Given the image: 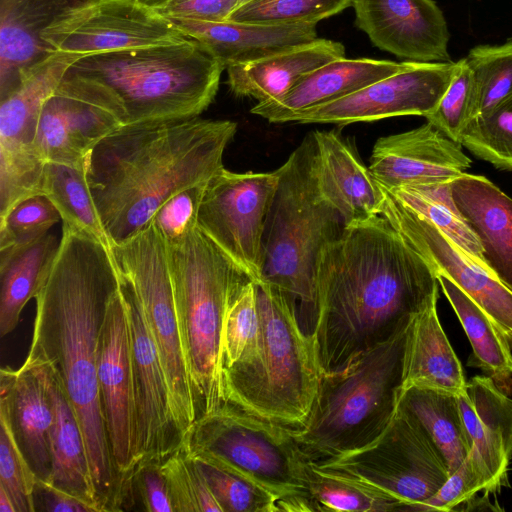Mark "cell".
I'll return each mask as SVG.
<instances>
[{
	"mask_svg": "<svg viewBox=\"0 0 512 512\" xmlns=\"http://www.w3.org/2000/svg\"><path fill=\"white\" fill-rule=\"evenodd\" d=\"M118 289L109 246L62 222L57 254L34 296L27 358L51 367L64 388L83 431L102 511L126 510L128 501L114 465L98 383L102 325Z\"/></svg>",
	"mask_w": 512,
	"mask_h": 512,
	"instance_id": "cell-1",
	"label": "cell"
},
{
	"mask_svg": "<svg viewBox=\"0 0 512 512\" xmlns=\"http://www.w3.org/2000/svg\"><path fill=\"white\" fill-rule=\"evenodd\" d=\"M436 295V272L386 218L346 226L317 268L313 342L321 375L389 340Z\"/></svg>",
	"mask_w": 512,
	"mask_h": 512,
	"instance_id": "cell-2",
	"label": "cell"
},
{
	"mask_svg": "<svg viewBox=\"0 0 512 512\" xmlns=\"http://www.w3.org/2000/svg\"><path fill=\"white\" fill-rule=\"evenodd\" d=\"M237 123L198 117L123 125L90 152L85 174L110 243L145 228L175 194L209 180Z\"/></svg>",
	"mask_w": 512,
	"mask_h": 512,
	"instance_id": "cell-3",
	"label": "cell"
},
{
	"mask_svg": "<svg viewBox=\"0 0 512 512\" xmlns=\"http://www.w3.org/2000/svg\"><path fill=\"white\" fill-rule=\"evenodd\" d=\"M224 69L189 38L84 56L65 77L105 97L129 125L200 116L213 102Z\"/></svg>",
	"mask_w": 512,
	"mask_h": 512,
	"instance_id": "cell-4",
	"label": "cell"
},
{
	"mask_svg": "<svg viewBox=\"0 0 512 512\" xmlns=\"http://www.w3.org/2000/svg\"><path fill=\"white\" fill-rule=\"evenodd\" d=\"M277 171L278 185L263 236L260 282L283 293L295 310L300 328L313 338L319 259L323 249L342 235L345 224L319 189L313 132L303 138Z\"/></svg>",
	"mask_w": 512,
	"mask_h": 512,
	"instance_id": "cell-5",
	"label": "cell"
},
{
	"mask_svg": "<svg viewBox=\"0 0 512 512\" xmlns=\"http://www.w3.org/2000/svg\"><path fill=\"white\" fill-rule=\"evenodd\" d=\"M256 284L259 342L249 359L224 368V402L288 427L302 426L318 392L321 372L313 338L298 323L281 291Z\"/></svg>",
	"mask_w": 512,
	"mask_h": 512,
	"instance_id": "cell-6",
	"label": "cell"
},
{
	"mask_svg": "<svg viewBox=\"0 0 512 512\" xmlns=\"http://www.w3.org/2000/svg\"><path fill=\"white\" fill-rule=\"evenodd\" d=\"M410 323L343 371L321 375L307 419L292 427L310 462L360 449L387 429L402 392Z\"/></svg>",
	"mask_w": 512,
	"mask_h": 512,
	"instance_id": "cell-7",
	"label": "cell"
},
{
	"mask_svg": "<svg viewBox=\"0 0 512 512\" xmlns=\"http://www.w3.org/2000/svg\"><path fill=\"white\" fill-rule=\"evenodd\" d=\"M167 252L182 341L201 417L224 403V318L235 293L252 279L197 225L167 242Z\"/></svg>",
	"mask_w": 512,
	"mask_h": 512,
	"instance_id": "cell-8",
	"label": "cell"
},
{
	"mask_svg": "<svg viewBox=\"0 0 512 512\" xmlns=\"http://www.w3.org/2000/svg\"><path fill=\"white\" fill-rule=\"evenodd\" d=\"M183 447L265 488L278 499V512L319 511L308 491L309 460L292 427L224 402L196 420Z\"/></svg>",
	"mask_w": 512,
	"mask_h": 512,
	"instance_id": "cell-9",
	"label": "cell"
},
{
	"mask_svg": "<svg viewBox=\"0 0 512 512\" xmlns=\"http://www.w3.org/2000/svg\"><path fill=\"white\" fill-rule=\"evenodd\" d=\"M109 248L118 278L137 298L157 346L174 419L185 440L199 410L174 300L167 241L152 220L132 237L110 243Z\"/></svg>",
	"mask_w": 512,
	"mask_h": 512,
	"instance_id": "cell-10",
	"label": "cell"
},
{
	"mask_svg": "<svg viewBox=\"0 0 512 512\" xmlns=\"http://www.w3.org/2000/svg\"><path fill=\"white\" fill-rule=\"evenodd\" d=\"M311 463L399 500L405 511H414L434 496L450 475L421 427L399 409L387 429L372 443Z\"/></svg>",
	"mask_w": 512,
	"mask_h": 512,
	"instance_id": "cell-11",
	"label": "cell"
},
{
	"mask_svg": "<svg viewBox=\"0 0 512 512\" xmlns=\"http://www.w3.org/2000/svg\"><path fill=\"white\" fill-rule=\"evenodd\" d=\"M279 174L232 172L225 167L205 187L197 226L255 283L264 264L263 236Z\"/></svg>",
	"mask_w": 512,
	"mask_h": 512,
	"instance_id": "cell-12",
	"label": "cell"
},
{
	"mask_svg": "<svg viewBox=\"0 0 512 512\" xmlns=\"http://www.w3.org/2000/svg\"><path fill=\"white\" fill-rule=\"evenodd\" d=\"M41 37L49 51L83 56L189 39L171 19L138 0H78Z\"/></svg>",
	"mask_w": 512,
	"mask_h": 512,
	"instance_id": "cell-13",
	"label": "cell"
},
{
	"mask_svg": "<svg viewBox=\"0 0 512 512\" xmlns=\"http://www.w3.org/2000/svg\"><path fill=\"white\" fill-rule=\"evenodd\" d=\"M98 383L114 465L132 507V478L138 465L136 402L129 317L120 285L102 325Z\"/></svg>",
	"mask_w": 512,
	"mask_h": 512,
	"instance_id": "cell-14",
	"label": "cell"
},
{
	"mask_svg": "<svg viewBox=\"0 0 512 512\" xmlns=\"http://www.w3.org/2000/svg\"><path fill=\"white\" fill-rule=\"evenodd\" d=\"M456 62L420 63L337 100L292 114L287 122L339 126L395 116L426 117L446 92Z\"/></svg>",
	"mask_w": 512,
	"mask_h": 512,
	"instance_id": "cell-15",
	"label": "cell"
},
{
	"mask_svg": "<svg viewBox=\"0 0 512 512\" xmlns=\"http://www.w3.org/2000/svg\"><path fill=\"white\" fill-rule=\"evenodd\" d=\"M381 216L429 263L475 301L512 341V291L460 249L428 219L381 186Z\"/></svg>",
	"mask_w": 512,
	"mask_h": 512,
	"instance_id": "cell-16",
	"label": "cell"
},
{
	"mask_svg": "<svg viewBox=\"0 0 512 512\" xmlns=\"http://www.w3.org/2000/svg\"><path fill=\"white\" fill-rule=\"evenodd\" d=\"M119 285L130 325L138 465L163 462L183 446L184 440L174 419L166 375L141 306L126 284L119 280Z\"/></svg>",
	"mask_w": 512,
	"mask_h": 512,
	"instance_id": "cell-17",
	"label": "cell"
},
{
	"mask_svg": "<svg viewBox=\"0 0 512 512\" xmlns=\"http://www.w3.org/2000/svg\"><path fill=\"white\" fill-rule=\"evenodd\" d=\"M123 125L122 115L106 98L64 77L42 107L36 147L46 163L85 168L93 148Z\"/></svg>",
	"mask_w": 512,
	"mask_h": 512,
	"instance_id": "cell-18",
	"label": "cell"
},
{
	"mask_svg": "<svg viewBox=\"0 0 512 512\" xmlns=\"http://www.w3.org/2000/svg\"><path fill=\"white\" fill-rule=\"evenodd\" d=\"M83 55L51 51L20 76L17 86L1 98L0 172L16 178L39 175L46 164L36 147L38 122L45 101L69 67Z\"/></svg>",
	"mask_w": 512,
	"mask_h": 512,
	"instance_id": "cell-19",
	"label": "cell"
},
{
	"mask_svg": "<svg viewBox=\"0 0 512 512\" xmlns=\"http://www.w3.org/2000/svg\"><path fill=\"white\" fill-rule=\"evenodd\" d=\"M356 26L380 50L420 63L451 62L450 33L434 0H354Z\"/></svg>",
	"mask_w": 512,
	"mask_h": 512,
	"instance_id": "cell-20",
	"label": "cell"
},
{
	"mask_svg": "<svg viewBox=\"0 0 512 512\" xmlns=\"http://www.w3.org/2000/svg\"><path fill=\"white\" fill-rule=\"evenodd\" d=\"M462 147L427 122L409 131L380 137L368 167L387 189L452 181L471 166Z\"/></svg>",
	"mask_w": 512,
	"mask_h": 512,
	"instance_id": "cell-21",
	"label": "cell"
},
{
	"mask_svg": "<svg viewBox=\"0 0 512 512\" xmlns=\"http://www.w3.org/2000/svg\"><path fill=\"white\" fill-rule=\"evenodd\" d=\"M0 414L8 420L15 441L37 479L49 482L53 414L43 372L37 363L25 359L18 369L1 368Z\"/></svg>",
	"mask_w": 512,
	"mask_h": 512,
	"instance_id": "cell-22",
	"label": "cell"
},
{
	"mask_svg": "<svg viewBox=\"0 0 512 512\" xmlns=\"http://www.w3.org/2000/svg\"><path fill=\"white\" fill-rule=\"evenodd\" d=\"M313 133L319 189L340 213L345 227L381 215L383 189L354 144L335 130Z\"/></svg>",
	"mask_w": 512,
	"mask_h": 512,
	"instance_id": "cell-23",
	"label": "cell"
},
{
	"mask_svg": "<svg viewBox=\"0 0 512 512\" xmlns=\"http://www.w3.org/2000/svg\"><path fill=\"white\" fill-rule=\"evenodd\" d=\"M417 63L370 58L338 59L305 74L282 97L258 102L251 113L270 123H286L298 111L345 97L373 82L412 68Z\"/></svg>",
	"mask_w": 512,
	"mask_h": 512,
	"instance_id": "cell-24",
	"label": "cell"
},
{
	"mask_svg": "<svg viewBox=\"0 0 512 512\" xmlns=\"http://www.w3.org/2000/svg\"><path fill=\"white\" fill-rule=\"evenodd\" d=\"M171 20L185 36L199 42L225 69L317 39L316 25L310 24Z\"/></svg>",
	"mask_w": 512,
	"mask_h": 512,
	"instance_id": "cell-25",
	"label": "cell"
},
{
	"mask_svg": "<svg viewBox=\"0 0 512 512\" xmlns=\"http://www.w3.org/2000/svg\"><path fill=\"white\" fill-rule=\"evenodd\" d=\"M454 203L483 249L488 269L512 291V199L489 179L464 173L450 182Z\"/></svg>",
	"mask_w": 512,
	"mask_h": 512,
	"instance_id": "cell-26",
	"label": "cell"
},
{
	"mask_svg": "<svg viewBox=\"0 0 512 512\" xmlns=\"http://www.w3.org/2000/svg\"><path fill=\"white\" fill-rule=\"evenodd\" d=\"M457 396L465 429L497 491L512 456V399L490 377L479 375Z\"/></svg>",
	"mask_w": 512,
	"mask_h": 512,
	"instance_id": "cell-27",
	"label": "cell"
},
{
	"mask_svg": "<svg viewBox=\"0 0 512 512\" xmlns=\"http://www.w3.org/2000/svg\"><path fill=\"white\" fill-rule=\"evenodd\" d=\"M342 58H345L342 43L317 38L256 61L228 67V85L238 97L253 98L257 103L275 100L305 74Z\"/></svg>",
	"mask_w": 512,
	"mask_h": 512,
	"instance_id": "cell-28",
	"label": "cell"
},
{
	"mask_svg": "<svg viewBox=\"0 0 512 512\" xmlns=\"http://www.w3.org/2000/svg\"><path fill=\"white\" fill-rule=\"evenodd\" d=\"M37 363L43 372L52 406L50 428V483L102 512L94 486L88 452L77 415L55 372L47 364Z\"/></svg>",
	"mask_w": 512,
	"mask_h": 512,
	"instance_id": "cell-29",
	"label": "cell"
},
{
	"mask_svg": "<svg viewBox=\"0 0 512 512\" xmlns=\"http://www.w3.org/2000/svg\"><path fill=\"white\" fill-rule=\"evenodd\" d=\"M78 0H1V98L18 84L20 74L51 51L42 33L67 7Z\"/></svg>",
	"mask_w": 512,
	"mask_h": 512,
	"instance_id": "cell-30",
	"label": "cell"
},
{
	"mask_svg": "<svg viewBox=\"0 0 512 512\" xmlns=\"http://www.w3.org/2000/svg\"><path fill=\"white\" fill-rule=\"evenodd\" d=\"M434 296L410 323L402 390L423 387L456 395L466 391L462 365L437 314Z\"/></svg>",
	"mask_w": 512,
	"mask_h": 512,
	"instance_id": "cell-31",
	"label": "cell"
},
{
	"mask_svg": "<svg viewBox=\"0 0 512 512\" xmlns=\"http://www.w3.org/2000/svg\"><path fill=\"white\" fill-rule=\"evenodd\" d=\"M472 347L467 365L479 368L503 391L512 385V341L504 330L452 280L437 274Z\"/></svg>",
	"mask_w": 512,
	"mask_h": 512,
	"instance_id": "cell-32",
	"label": "cell"
},
{
	"mask_svg": "<svg viewBox=\"0 0 512 512\" xmlns=\"http://www.w3.org/2000/svg\"><path fill=\"white\" fill-rule=\"evenodd\" d=\"M397 409L405 412L421 427L443 458L450 474L472 449L473 443L462 421L456 394L409 387L402 390Z\"/></svg>",
	"mask_w": 512,
	"mask_h": 512,
	"instance_id": "cell-33",
	"label": "cell"
},
{
	"mask_svg": "<svg viewBox=\"0 0 512 512\" xmlns=\"http://www.w3.org/2000/svg\"><path fill=\"white\" fill-rule=\"evenodd\" d=\"M60 238L47 233L26 246L0 252V336L17 326L27 302L34 298L45 273L51 266Z\"/></svg>",
	"mask_w": 512,
	"mask_h": 512,
	"instance_id": "cell-34",
	"label": "cell"
},
{
	"mask_svg": "<svg viewBox=\"0 0 512 512\" xmlns=\"http://www.w3.org/2000/svg\"><path fill=\"white\" fill-rule=\"evenodd\" d=\"M450 182L415 184L388 190L402 203L432 222L460 249L488 269L480 242L454 203Z\"/></svg>",
	"mask_w": 512,
	"mask_h": 512,
	"instance_id": "cell-35",
	"label": "cell"
},
{
	"mask_svg": "<svg viewBox=\"0 0 512 512\" xmlns=\"http://www.w3.org/2000/svg\"><path fill=\"white\" fill-rule=\"evenodd\" d=\"M41 195L58 210L61 220L109 246L87 183L85 168L47 162Z\"/></svg>",
	"mask_w": 512,
	"mask_h": 512,
	"instance_id": "cell-36",
	"label": "cell"
},
{
	"mask_svg": "<svg viewBox=\"0 0 512 512\" xmlns=\"http://www.w3.org/2000/svg\"><path fill=\"white\" fill-rule=\"evenodd\" d=\"M308 491L319 511H405L399 500L309 461Z\"/></svg>",
	"mask_w": 512,
	"mask_h": 512,
	"instance_id": "cell-37",
	"label": "cell"
},
{
	"mask_svg": "<svg viewBox=\"0 0 512 512\" xmlns=\"http://www.w3.org/2000/svg\"><path fill=\"white\" fill-rule=\"evenodd\" d=\"M186 453L200 470L222 512H278V499L265 488L204 454Z\"/></svg>",
	"mask_w": 512,
	"mask_h": 512,
	"instance_id": "cell-38",
	"label": "cell"
},
{
	"mask_svg": "<svg viewBox=\"0 0 512 512\" xmlns=\"http://www.w3.org/2000/svg\"><path fill=\"white\" fill-rule=\"evenodd\" d=\"M459 142L475 157L512 171V93L471 119Z\"/></svg>",
	"mask_w": 512,
	"mask_h": 512,
	"instance_id": "cell-39",
	"label": "cell"
},
{
	"mask_svg": "<svg viewBox=\"0 0 512 512\" xmlns=\"http://www.w3.org/2000/svg\"><path fill=\"white\" fill-rule=\"evenodd\" d=\"M464 58L474 75L476 117L512 93V38L475 46Z\"/></svg>",
	"mask_w": 512,
	"mask_h": 512,
	"instance_id": "cell-40",
	"label": "cell"
},
{
	"mask_svg": "<svg viewBox=\"0 0 512 512\" xmlns=\"http://www.w3.org/2000/svg\"><path fill=\"white\" fill-rule=\"evenodd\" d=\"M259 342V317L256 304V284L250 280L233 296L223 323V369L251 358Z\"/></svg>",
	"mask_w": 512,
	"mask_h": 512,
	"instance_id": "cell-41",
	"label": "cell"
},
{
	"mask_svg": "<svg viewBox=\"0 0 512 512\" xmlns=\"http://www.w3.org/2000/svg\"><path fill=\"white\" fill-rule=\"evenodd\" d=\"M354 0H251L229 20L264 24H310L336 15Z\"/></svg>",
	"mask_w": 512,
	"mask_h": 512,
	"instance_id": "cell-42",
	"label": "cell"
},
{
	"mask_svg": "<svg viewBox=\"0 0 512 512\" xmlns=\"http://www.w3.org/2000/svg\"><path fill=\"white\" fill-rule=\"evenodd\" d=\"M174 512H222L203 475L183 446L161 464Z\"/></svg>",
	"mask_w": 512,
	"mask_h": 512,
	"instance_id": "cell-43",
	"label": "cell"
},
{
	"mask_svg": "<svg viewBox=\"0 0 512 512\" xmlns=\"http://www.w3.org/2000/svg\"><path fill=\"white\" fill-rule=\"evenodd\" d=\"M480 491L490 493L496 492V489L479 452L472 446L466 458L437 493L416 506L414 511H455Z\"/></svg>",
	"mask_w": 512,
	"mask_h": 512,
	"instance_id": "cell-44",
	"label": "cell"
},
{
	"mask_svg": "<svg viewBox=\"0 0 512 512\" xmlns=\"http://www.w3.org/2000/svg\"><path fill=\"white\" fill-rule=\"evenodd\" d=\"M60 220L58 210L44 195L21 201L0 220V252L33 243Z\"/></svg>",
	"mask_w": 512,
	"mask_h": 512,
	"instance_id": "cell-45",
	"label": "cell"
},
{
	"mask_svg": "<svg viewBox=\"0 0 512 512\" xmlns=\"http://www.w3.org/2000/svg\"><path fill=\"white\" fill-rule=\"evenodd\" d=\"M474 105L473 71L462 58L456 62L453 78L437 107L425 118L449 138L459 142L463 130L474 118Z\"/></svg>",
	"mask_w": 512,
	"mask_h": 512,
	"instance_id": "cell-46",
	"label": "cell"
},
{
	"mask_svg": "<svg viewBox=\"0 0 512 512\" xmlns=\"http://www.w3.org/2000/svg\"><path fill=\"white\" fill-rule=\"evenodd\" d=\"M37 477L21 453L5 416L0 414V486L17 512H35Z\"/></svg>",
	"mask_w": 512,
	"mask_h": 512,
	"instance_id": "cell-47",
	"label": "cell"
},
{
	"mask_svg": "<svg viewBox=\"0 0 512 512\" xmlns=\"http://www.w3.org/2000/svg\"><path fill=\"white\" fill-rule=\"evenodd\" d=\"M208 180L169 198L152 219L166 241L181 237L197 225V213Z\"/></svg>",
	"mask_w": 512,
	"mask_h": 512,
	"instance_id": "cell-48",
	"label": "cell"
},
{
	"mask_svg": "<svg viewBox=\"0 0 512 512\" xmlns=\"http://www.w3.org/2000/svg\"><path fill=\"white\" fill-rule=\"evenodd\" d=\"M162 462L139 464L132 478V489L138 495L143 509L149 512H174Z\"/></svg>",
	"mask_w": 512,
	"mask_h": 512,
	"instance_id": "cell-49",
	"label": "cell"
},
{
	"mask_svg": "<svg viewBox=\"0 0 512 512\" xmlns=\"http://www.w3.org/2000/svg\"><path fill=\"white\" fill-rule=\"evenodd\" d=\"M246 2L247 0H174L157 11L169 19L224 22Z\"/></svg>",
	"mask_w": 512,
	"mask_h": 512,
	"instance_id": "cell-50",
	"label": "cell"
},
{
	"mask_svg": "<svg viewBox=\"0 0 512 512\" xmlns=\"http://www.w3.org/2000/svg\"><path fill=\"white\" fill-rule=\"evenodd\" d=\"M34 504L35 511L40 504L38 510L49 512H97L89 503L39 479L35 486Z\"/></svg>",
	"mask_w": 512,
	"mask_h": 512,
	"instance_id": "cell-51",
	"label": "cell"
},
{
	"mask_svg": "<svg viewBox=\"0 0 512 512\" xmlns=\"http://www.w3.org/2000/svg\"><path fill=\"white\" fill-rule=\"evenodd\" d=\"M0 512H17L11 497L2 486H0Z\"/></svg>",
	"mask_w": 512,
	"mask_h": 512,
	"instance_id": "cell-52",
	"label": "cell"
},
{
	"mask_svg": "<svg viewBox=\"0 0 512 512\" xmlns=\"http://www.w3.org/2000/svg\"><path fill=\"white\" fill-rule=\"evenodd\" d=\"M138 1L149 8H152L154 10H159L174 0H138Z\"/></svg>",
	"mask_w": 512,
	"mask_h": 512,
	"instance_id": "cell-53",
	"label": "cell"
},
{
	"mask_svg": "<svg viewBox=\"0 0 512 512\" xmlns=\"http://www.w3.org/2000/svg\"><path fill=\"white\" fill-rule=\"evenodd\" d=\"M249 1H251V0H247V2H249ZM247 2H246V3H247Z\"/></svg>",
	"mask_w": 512,
	"mask_h": 512,
	"instance_id": "cell-54",
	"label": "cell"
}]
</instances>
